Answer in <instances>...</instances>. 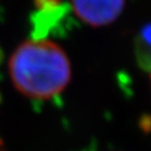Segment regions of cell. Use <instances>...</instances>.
Masks as SVG:
<instances>
[{
  "instance_id": "cell-4",
  "label": "cell",
  "mask_w": 151,
  "mask_h": 151,
  "mask_svg": "<svg viewBox=\"0 0 151 151\" xmlns=\"http://www.w3.org/2000/svg\"><path fill=\"white\" fill-rule=\"evenodd\" d=\"M134 52L138 65L151 75V22L140 28L135 37Z\"/></svg>"
},
{
  "instance_id": "cell-8",
  "label": "cell",
  "mask_w": 151,
  "mask_h": 151,
  "mask_svg": "<svg viewBox=\"0 0 151 151\" xmlns=\"http://www.w3.org/2000/svg\"><path fill=\"white\" fill-rule=\"evenodd\" d=\"M150 77H151V75H150Z\"/></svg>"
},
{
  "instance_id": "cell-6",
  "label": "cell",
  "mask_w": 151,
  "mask_h": 151,
  "mask_svg": "<svg viewBox=\"0 0 151 151\" xmlns=\"http://www.w3.org/2000/svg\"><path fill=\"white\" fill-rule=\"evenodd\" d=\"M2 58H4V53H2V49L0 48V64L2 62Z\"/></svg>"
},
{
  "instance_id": "cell-3",
  "label": "cell",
  "mask_w": 151,
  "mask_h": 151,
  "mask_svg": "<svg viewBox=\"0 0 151 151\" xmlns=\"http://www.w3.org/2000/svg\"><path fill=\"white\" fill-rule=\"evenodd\" d=\"M67 10H68V6L62 4L58 7H55L52 9L35 11V14H32L30 17L32 26V39L34 40L44 39L49 30L66 16Z\"/></svg>"
},
{
  "instance_id": "cell-5",
  "label": "cell",
  "mask_w": 151,
  "mask_h": 151,
  "mask_svg": "<svg viewBox=\"0 0 151 151\" xmlns=\"http://www.w3.org/2000/svg\"><path fill=\"white\" fill-rule=\"evenodd\" d=\"M34 4L37 10H45V9H52L55 7H58L63 2L62 0H34Z\"/></svg>"
},
{
  "instance_id": "cell-1",
  "label": "cell",
  "mask_w": 151,
  "mask_h": 151,
  "mask_svg": "<svg viewBox=\"0 0 151 151\" xmlns=\"http://www.w3.org/2000/svg\"><path fill=\"white\" fill-rule=\"evenodd\" d=\"M11 81L18 91L34 100H49L67 87L72 77L68 56L47 39L20 44L9 60Z\"/></svg>"
},
{
  "instance_id": "cell-2",
  "label": "cell",
  "mask_w": 151,
  "mask_h": 151,
  "mask_svg": "<svg viewBox=\"0 0 151 151\" xmlns=\"http://www.w3.org/2000/svg\"><path fill=\"white\" fill-rule=\"evenodd\" d=\"M76 16L93 27L115 22L125 7V0H70Z\"/></svg>"
},
{
  "instance_id": "cell-7",
  "label": "cell",
  "mask_w": 151,
  "mask_h": 151,
  "mask_svg": "<svg viewBox=\"0 0 151 151\" xmlns=\"http://www.w3.org/2000/svg\"><path fill=\"white\" fill-rule=\"evenodd\" d=\"M0 151H6L5 148H4V145H2V142L0 141Z\"/></svg>"
}]
</instances>
